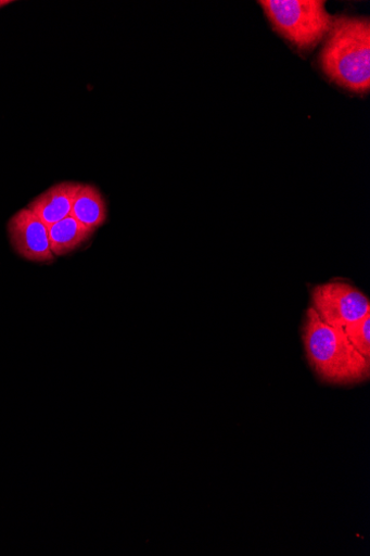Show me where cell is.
Wrapping results in <instances>:
<instances>
[{"label": "cell", "instance_id": "7a4b0ae2", "mask_svg": "<svg viewBox=\"0 0 370 556\" xmlns=\"http://www.w3.org/2000/svg\"><path fill=\"white\" fill-rule=\"evenodd\" d=\"M328 77L356 93L370 89L369 18L340 17L333 22L321 53Z\"/></svg>", "mask_w": 370, "mask_h": 556}, {"label": "cell", "instance_id": "30bf717a", "mask_svg": "<svg viewBox=\"0 0 370 556\" xmlns=\"http://www.w3.org/2000/svg\"><path fill=\"white\" fill-rule=\"evenodd\" d=\"M10 4V2H0V8H3L5 5Z\"/></svg>", "mask_w": 370, "mask_h": 556}, {"label": "cell", "instance_id": "6da1fadb", "mask_svg": "<svg viewBox=\"0 0 370 556\" xmlns=\"http://www.w3.org/2000/svg\"><path fill=\"white\" fill-rule=\"evenodd\" d=\"M307 362L323 382L353 386L370 377V359L354 348L343 329L329 326L309 307L303 326Z\"/></svg>", "mask_w": 370, "mask_h": 556}, {"label": "cell", "instance_id": "3957f363", "mask_svg": "<svg viewBox=\"0 0 370 556\" xmlns=\"http://www.w3.org/2000/svg\"><path fill=\"white\" fill-rule=\"evenodd\" d=\"M259 4L276 30L299 50L319 45L334 22L324 0H261Z\"/></svg>", "mask_w": 370, "mask_h": 556}, {"label": "cell", "instance_id": "5b68a950", "mask_svg": "<svg viewBox=\"0 0 370 556\" xmlns=\"http://www.w3.org/2000/svg\"><path fill=\"white\" fill-rule=\"evenodd\" d=\"M11 243L22 258L38 264L55 262L49 243L48 227L28 207L18 212L9 223Z\"/></svg>", "mask_w": 370, "mask_h": 556}, {"label": "cell", "instance_id": "277c9868", "mask_svg": "<svg viewBox=\"0 0 370 556\" xmlns=\"http://www.w3.org/2000/svg\"><path fill=\"white\" fill-rule=\"evenodd\" d=\"M310 307L322 321L340 329L370 314L368 296L343 279H333L315 286L310 292Z\"/></svg>", "mask_w": 370, "mask_h": 556}, {"label": "cell", "instance_id": "8992f818", "mask_svg": "<svg viewBox=\"0 0 370 556\" xmlns=\"http://www.w3.org/2000/svg\"><path fill=\"white\" fill-rule=\"evenodd\" d=\"M81 184L65 181L49 188L35 198L28 208L47 226L71 216Z\"/></svg>", "mask_w": 370, "mask_h": 556}, {"label": "cell", "instance_id": "ba28073f", "mask_svg": "<svg viewBox=\"0 0 370 556\" xmlns=\"http://www.w3.org/2000/svg\"><path fill=\"white\" fill-rule=\"evenodd\" d=\"M93 231L69 216L48 227L49 243L52 254L66 256L86 242Z\"/></svg>", "mask_w": 370, "mask_h": 556}, {"label": "cell", "instance_id": "9c48e42d", "mask_svg": "<svg viewBox=\"0 0 370 556\" xmlns=\"http://www.w3.org/2000/svg\"><path fill=\"white\" fill-rule=\"evenodd\" d=\"M343 330L360 355L370 359V314L348 325Z\"/></svg>", "mask_w": 370, "mask_h": 556}, {"label": "cell", "instance_id": "52a82bcc", "mask_svg": "<svg viewBox=\"0 0 370 556\" xmlns=\"http://www.w3.org/2000/svg\"><path fill=\"white\" fill-rule=\"evenodd\" d=\"M107 214L100 191L91 185H80L71 216L94 232L107 220Z\"/></svg>", "mask_w": 370, "mask_h": 556}]
</instances>
